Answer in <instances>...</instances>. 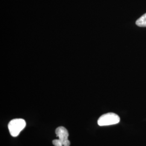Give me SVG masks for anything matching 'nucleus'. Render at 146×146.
<instances>
[{
  "mask_svg": "<svg viewBox=\"0 0 146 146\" xmlns=\"http://www.w3.org/2000/svg\"><path fill=\"white\" fill-rule=\"evenodd\" d=\"M26 125L25 120L22 119H15L11 120L8 123V129L11 135L16 137L20 134Z\"/></svg>",
  "mask_w": 146,
  "mask_h": 146,
  "instance_id": "f257e3e1",
  "label": "nucleus"
},
{
  "mask_svg": "<svg viewBox=\"0 0 146 146\" xmlns=\"http://www.w3.org/2000/svg\"><path fill=\"white\" fill-rule=\"evenodd\" d=\"M120 118L119 116L114 113H108L101 115L98 121L100 126L113 125L119 123Z\"/></svg>",
  "mask_w": 146,
  "mask_h": 146,
  "instance_id": "f03ea898",
  "label": "nucleus"
},
{
  "mask_svg": "<svg viewBox=\"0 0 146 146\" xmlns=\"http://www.w3.org/2000/svg\"><path fill=\"white\" fill-rule=\"evenodd\" d=\"M55 133L58 137V139L62 142L63 146H70V142L68 140L69 133L67 129L66 128L62 126L58 127L55 130Z\"/></svg>",
  "mask_w": 146,
  "mask_h": 146,
  "instance_id": "7ed1b4c3",
  "label": "nucleus"
},
{
  "mask_svg": "<svg viewBox=\"0 0 146 146\" xmlns=\"http://www.w3.org/2000/svg\"><path fill=\"white\" fill-rule=\"evenodd\" d=\"M136 25L140 27H146V13L137 20Z\"/></svg>",
  "mask_w": 146,
  "mask_h": 146,
  "instance_id": "20e7f679",
  "label": "nucleus"
},
{
  "mask_svg": "<svg viewBox=\"0 0 146 146\" xmlns=\"http://www.w3.org/2000/svg\"><path fill=\"white\" fill-rule=\"evenodd\" d=\"M52 144L55 146H63L62 142L59 139H55L52 141Z\"/></svg>",
  "mask_w": 146,
  "mask_h": 146,
  "instance_id": "39448f33",
  "label": "nucleus"
}]
</instances>
